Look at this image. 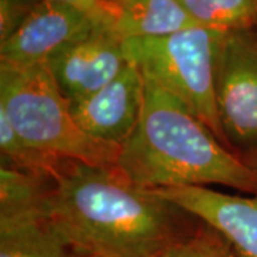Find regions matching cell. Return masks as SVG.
<instances>
[{
  "label": "cell",
  "instance_id": "obj_6",
  "mask_svg": "<svg viewBox=\"0 0 257 257\" xmlns=\"http://www.w3.org/2000/svg\"><path fill=\"white\" fill-rule=\"evenodd\" d=\"M99 28L89 16L70 6L40 0L20 28L0 43V63L46 64L64 47Z\"/></svg>",
  "mask_w": 257,
  "mask_h": 257
},
{
  "label": "cell",
  "instance_id": "obj_5",
  "mask_svg": "<svg viewBox=\"0 0 257 257\" xmlns=\"http://www.w3.org/2000/svg\"><path fill=\"white\" fill-rule=\"evenodd\" d=\"M216 107L226 145L237 156L257 147V33L227 32L216 69Z\"/></svg>",
  "mask_w": 257,
  "mask_h": 257
},
{
  "label": "cell",
  "instance_id": "obj_17",
  "mask_svg": "<svg viewBox=\"0 0 257 257\" xmlns=\"http://www.w3.org/2000/svg\"><path fill=\"white\" fill-rule=\"evenodd\" d=\"M40 0H0V43L28 19Z\"/></svg>",
  "mask_w": 257,
  "mask_h": 257
},
{
  "label": "cell",
  "instance_id": "obj_9",
  "mask_svg": "<svg viewBox=\"0 0 257 257\" xmlns=\"http://www.w3.org/2000/svg\"><path fill=\"white\" fill-rule=\"evenodd\" d=\"M146 96V82L138 66H127L109 84L70 103L77 124L89 136L121 147L138 127Z\"/></svg>",
  "mask_w": 257,
  "mask_h": 257
},
{
  "label": "cell",
  "instance_id": "obj_13",
  "mask_svg": "<svg viewBox=\"0 0 257 257\" xmlns=\"http://www.w3.org/2000/svg\"><path fill=\"white\" fill-rule=\"evenodd\" d=\"M203 28L223 32L253 29L257 0H179Z\"/></svg>",
  "mask_w": 257,
  "mask_h": 257
},
{
  "label": "cell",
  "instance_id": "obj_14",
  "mask_svg": "<svg viewBox=\"0 0 257 257\" xmlns=\"http://www.w3.org/2000/svg\"><path fill=\"white\" fill-rule=\"evenodd\" d=\"M0 150L2 160L25 170L55 182L67 160L47 155L36 147L30 146L18 135L6 114L0 111Z\"/></svg>",
  "mask_w": 257,
  "mask_h": 257
},
{
  "label": "cell",
  "instance_id": "obj_11",
  "mask_svg": "<svg viewBox=\"0 0 257 257\" xmlns=\"http://www.w3.org/2000/svg\"><path fill=\"white\" fill-rule=\"evenodd\" d=\"M0 257H87L74 250L46 211L0 219Z\"/></svg>",
  "mask_w": 257,
  "mask_h": 257
},
{
  "label": "cell",
  "instance_id": "obj_4",
  "mask_svg": "<svg viewBox=\"0 0 257 257\" xmlns=\"http://www.w3.org/2000/svg\"><path fill=\"white\" fill-rule=\"evenodd\" d=\"M226 33L199 26L165 37L124 40L126 56L142 74L182 101L224 145L216 107V69Z\"/></svg>",
  "mask_w": 257,
  "mask_h": 257
},
{
  "label": "cell",
  "instance_id": "obj_12",
  "mask_svg": "<svg viewBox=\"0 0 257 257\" xmlns=\"http://www.w3.org/2000/svg\"><path fill=\"white\" fill-rule=\"evenodd\" d=\"M53 182L32 175L2 160L0 166V219L46 211Z\"/></svg>",
  "mask_w": 257,
  "mask_h": 257
},
{
  "label": "cell",
  "instance_id": "obj_15",
  "mask_svg": "<svg viewBox=\"0 0 257 257\" xmlns=\"http://www.w3.org/2000/svg\"><path fill=\"white\" fill-rule=\"evenodd\" d=\"M163 257H233V253L217 231L197 220L196 226L177 240Z\"/></svg>",
  "mask_w": 257,
  "mask_h": 257
},
{
  "label": "cell",
  "instance_id": "obj_3",
  "mask_svg": "<svg viewBox=\"0 0 257 257\" xmlns=\"http://www.w3.org/2000/svg\"><path fill=\"white\" fill-rule=\"evenodd\" d=\"M0 111L26 143L47 155L99 167L117 165L120 147L83 132L46 64L0 63Z\"/></svg>",
  "mask_w": 257,
  "mask_h": 257
},
{
  "label": "cell",
  "instance_id": "obj_19",
  "mask_svg": "<svg viewBox=\"0 0 257 257\" xmlns=\"http://www.w3.org/2000/svg\"><path fill=\"white\" fill-rule=\"evenodd\" d=\"M253 30L257 33V20H256V23H254V26H253Z\"/></svg>",
  "mask_w": 257,
  "mask_h": 257
},
{
  "label": "cell",
  "instance_id": "obj_1",
  "mask_svg": "<svg viewBox=\"0 0 257 257\" xmlns=\"http://www.w3.org/2000/svg\"><path fill=\"white\" fill-rule=\"evenodd\" d=\"M46 216L87 257H163L197 221L116 167L72 160L53 182Z\"/></svg>",
  "mask_w": 257,
  "mask_h": 257
},
{
  "label": "cell",
  "instance_id": "obj_16",
  "mask_svg": "<svg viewBox=\"0 0 257 257\" xmlns=\"http://www.w3.org/2000/svg\"><path fill=\"white\" fill-rule=\"evenodd\" d=\"M45 2H53V3L70 6L89 16L97 26L110 30L114 29L119 15L117 0H45Z\"/></svg>",
  "mask_w": 257,
  "mask_h": 257
},
{
  "label": "cell",
  "instance_id": "obj_18",
  "mask_svg": "<svg viewBox=\"0 0 257 257\" xmlns=\"http://www.w3.org/2000/svg\"><path fill=\"white\" fill-rule=\"evenodd\" d=\"M241 159V162L244 163V165L247 166L248 169L257 176V147L254 150H251V152H248V153H244V155H241L240 156Z\"/></svg>",
  "mask_w": 257,
  "mask_h": 257
},
{
  "label": "cell",
  "instance_id": "obj_2",
  "mask_svg": "<svg viewBox=\"0 0 257 257\" xmlns=\"http://www.w3.org/2000/svg\"><path fill=\"white\" fill-rule=\"evenodd\" d=\"M145 82L142 116L116 169L146 189L219 184L257 194V176L241 159L173 94Z\"/></svg>",
  "mask_w": 257,
  "mask_h": 257
},
{
  "label": "cell",
  "instance_id": "obj_7",
  "mask_svg": "<svg viewBox=\"0 0 257 257\" xmlns=\"http://www.w3.org/2000/svg\"><path fill=\"white\" fill-rule=\"evenodd\" d=\"M127 63L124 40L110 29L99 28L64 47L46 66L64 97L76 103L109 84Z\"/></svg>",
  "mask_w": 257,
  "mask_h": 257
},
{
  "label": "cell",
  "instance_id": "obj_8",
  "mask_svg": "<svg viewBox=\"0 0 257 257\" xmlns=\"http://www.w3.org/2000/svg\"><path fill=\"white\" fill-rule=\"evenodd\" d=\"M152 190L217 231L233 257H257V194L234 196L202 186Z\"/></svg>",
  "mask_w": 257,
  "mask_h": 257
},
{
  "label": "cell",
  "instance_id": "obj_10",
  "mask_svg": "<svg viewBox=\"0 0 257 257\" xmlns=\"http://www.w3.org/2000/svg\"><path fill=\"white\" fill-rule=\"evenodd\" d=\"M117 6L113 32L123 40L165 37L200 26L179 0H117Z\"/></svg>",
  "mask_w": 257,
  "mask_h": 257
}]
</instances>
